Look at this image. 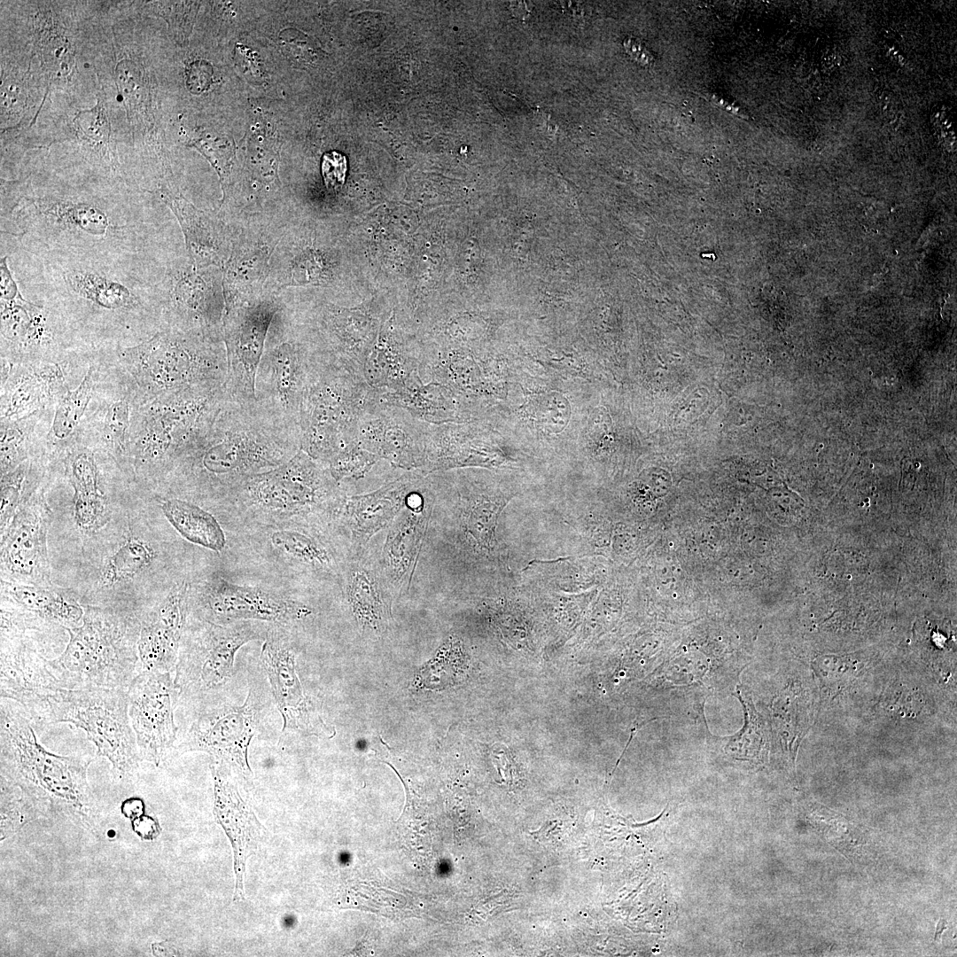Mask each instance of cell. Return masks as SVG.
Returning a JSON list of instances; mask_svg holds the SVG:
<instances>
[{"instance_id": "3957f363", "label": "cell", "mask_w": 957, "mask_h": 957, "mask_svg": "<svg viewBox=\"0 0 957 957\" xmlns=\"http://www.w3.org/2000/svg\"><path fill=\"white\" fill-rule=\"evenodd\" d=\"M346 494L323 463L300 449L284 464L245 478L214 506L264 527L300 519L330 522Z\"/></svg>"}, {"instance_id": "8fae6325", "label": "cell", "mask_w": 957, "mask_h": 957, "mask_svg": "<svg viewBox=\"0 0 957 957\" xmlns=\"http://www.w3.org/2000/svg\"><path fill=\"white\" fill-rule=\"evenodd\" d=\"M225 310L222 337L228 370L224 389L231 401L253 406L257 369L280 306L273 299H254Z\"/></svg>"}, {"instance_id": "484cf974", "label": "cell", "mask_w": 957, "mask_h": 957, "mask_svg": "<svg viewBox=\"0 0 957 957\" xmlns=\"http://www.w3.org/2000/svg\"><path fill=\"white\" fill-rule=\"evenodd\" d=\"M1 388V421L41 412L55 396L66 392L62 370L54 363L11 366Z\"/></svg>"}, {"instance_id": "9f6ffc18", "label": "cell", "mask_w": 957, "mask_h": 957, "mask_svg": "<svg viewBox=\"0 0 957 957\" xmlns=\"http://www.w3.org/2000/svg\"><path fill=\"white\" fill-rule=\"evenodd\" d=\"M187 87L194 94H199L206 89L211 82V66L202 60L190 64L186 70Z\"/></svg>"}, {"instance_id": "f907efd6", "label": "cell", "mask_w": 957, "mask_h": 957, "mask_svg": "<svg viewBox=\"0 0 957 957\" xmlns=\"http://www.w3.org/2000/svg\"><path fill=\"white\" fill-rule=\"evenodd\" d=\"M41 307L27 302L25 305L1 306V332L5 338L23 344L31 331Z\"/></svg>"}, {"instance_id": "603a6c76", "label": "cell", "mask_w": 957, "mask_h": 957, "mask_svg": "<svg viewBox=\"0 0 957 957\" xmlns=\"http://www.w3.org/2000/svg\"><path fill=\"white\" fill-rule=\"evenodd\" d=\"M313 519L292 520L267 528L268 550L284 563L322 577H338L343 563Z\"/></svg>"}, {"instance_id": "db71d44e", "label": "cell", "mask_w": 957, "mask_h": 957, "mask_svg": "<svg viewBox=\"0 0 957 957\" xmlns=\"http://www.w3.org/2000/svg\"><path fill=\"white\" fill-rule=\"evenodd\" d=\"M26 88L19 80H4L1 85L2 116L19 114L25 105Z\"/></svg>"}, {"instance_id": "7a4b0ae2", "label": "cell", "mask_w": 957, "mask_h": 957, "mask_svg": "<svg viewBox=\"0 0 957 957\" xmlns=\"http://www.w3.org/2000/svg\"><path fill=\"white\" fill-rule=\"evenodd\" d=\"M1 776L18 786L43 816L66 817L95 831L98 807L87 781L91 759L59 756L37 741L33 722L17 702L1 697Z\"/></svg>"}, {"instance_id": "4316f807", "label": "cell", "mask_w": 957, "mask_h": 957, "mask_svg": "<svg viewBox=\"0 0 957 957\" xmlns=\"http://www.w3.org/2000/svg\"><path fill=\"white\" fill-rule=\"evenodd\" d=\"M377 392L379 401L404 408L431 424L478 420L474 405L441 383L420 380L397 391Z\"/></svg>"}, {"instance_id": "cb8c5ba5", "label": "cell", "mask_w": 957, "mask_h": 957, "mask_svg": "<svg viewBox=\"0 0 957 957\" xmlns=\"http://www.w3.org/2000/svg\"><path fill=\"white\" fill-rule=\"evenodd\" d=\"M465 535L488 556L494 548L499 517L513 497L494 478L462 476L450 486Z\"/></svg>"}, {"instance_id": "91938a15", "label": "cell", "mask_w": 957, "mask_h": 957, "mask_svg": "<svg viewBox=\"0 0 957 957\" xmlns=\"http://www.w3.org/2000/svg\"><path fill=\"white\" fill-rule=\"evenodd\" d=\"M533 5L530 2L517 1L510 3L512 14L518 19L525 20L531 13Z\"/></svg>"}, {"instance_id": "6da1fadb", "label": "cell", "mask_w": 957, "mask_h": 957, "mask_svg": "<svg viewBox=\"0 0 957 957\" xmlns=\"http://www.w3.org/2000/svg\"><path fill=\"white\" fill-rule=\"evenodd\" d=\"M300 440L256 404L242 405L226 394L164 481L171 492L215 505L245 478L289 461Z\"/></svg>"}, {"instance_id": "ee69618b", "label": "cell", "mask_w": 957, "mask_h": 957, "mask_svg": "<svg viewBox=\"0 0 957 957\" xmlns=\"http://www.w3.org/2000/svg\"><path fill=\"white\" fill-rule=\"evenodd\" d=\"M30 471V462L26 460L12 471L1 476V534L5 532L19 510L32 496L27 490L32 483Z\"/></svg>"}, {"instance_id": "52a82bcc", "label": "cell", "mask_w": 957, "mask_h": 957, "mask_svg": "<svg viewBox=\"0 0 957 957\" xmlns=\"http://www.w3.org/2000/svg\"><path fill=\"white\" fill-rule=\"evenodd\" d=\"M378 401L363 376L320 361L300 414V449L324 465L356 440L366 409Z\"/></svg>"}, {"instance_id": "5b68a950", "label": "cell", "mask_w": 957, "mask_h": 957, "mask_svg": "<svg viewBox=\"0 0 957 957\" xmlns=\"http://www.w3.org/2000/svg\"><path fill=\"white\" fill-rule=\"evenodd\" d=\"M120 360L139 387L144 403L164 394L201 385H224L228 362L224 341L202 333L164 330Z\"/></svg>"}, {"instance_id": "ab89813d", "label": "cell", "mask_w": 957, "mask_h": 957, "mask_svg": "<svg viewBox=\"0 0 957 957\" xmlns=\"http://www.w3.org/2000/svg\"><path fill=\"white\" fill-rule=\"evenodd\" d=\"M41 412L15 419L1 421V476L27 460L30 436Z\"/></svg>"}, {"instance_id": "f35d334b", "label": "cell", "mask_w": 957, "mask_h": 957, "mask_svg": "<svg viewBox=\"0 0 957 957\" xmlns=\"http://www.w3.org/2000/svg\"><path fill=\"white\" fill-rule=\"evenodd\" d=\"M93 369L88 370L78 387L66 391L59 398L49 435L54 440L66 439L81 421L91 397Z\"/></svg>"}, {"instance_id": "44dd1931", "label": "cell", "mask_w": 957, "mask_h": 957, "mask_svg": "<svg viewBox=\"0 0 957 957\" xmlns=\"http://www.w3.org/2000/svg\"><path fill=\"white\" fill-rule=\"evenodd\" d=\"M295 648L286 626H269L261 651V662L284 719L283 732L311 730V712L295 669Z\"/></svg>"}, {"instance_id": "4fadbf2b", "label": "cell", "mask_w": 957, "mask_h": 957, "mask_svg": "<svg viewBox=\"0 0 957 957\" xmlns=\"http://www.w3.org/2000/svg\"><path fill=\"white\" fill-rule=\"evenodd\" d=\"M128 714L141 760L159 766L173 746L179 689L170 673L141 671L128 688Z\"/></svg>"}, {"instance_id": "f1b7e54d", "label": "cell", "mask_w": 957, "mask_h": 957, "mask_svg": "<svg viewBox=\"0 0 957 957\" xmlns=\"http://www.w3.org/2000/svg\"><path fill=\"white\" fill-rule=\"evenodd\" d=\"M160 196L176 216L194 264L198 268L222 264L224 245L216 222L179 193L161 189Z\"/></svg>"}, {"instance_id": "60d3db41", "label": "cell", "mask_w": 957, "mask_h": 957, "mask_svg": "<svg viewBox=\"0 0 957 957\" xmlns=\"http://www.w3.org/2000/svg\"><path fill=\"white\" fill-rule=\"evenodd\" d=\"M43 816L35 804L20 789L1 776V836L13 835L25 824Z\"/></svg>"}, {"instance_id": "e0dca14e", "label": "cell", "mask_w": 957, "mask_h": 957, "mask_svg": "<svg viewBox=\"0 0 957 957\" xmlns=\"http://www.w3.org/2000/svg\"><path fill=\"white\" fill-rule=\"evenodd\" d=\"M430 424L378 400L361 417L356 442L395 468L422 471Z\"/></svg>"}, {"instance_id": "d6986e66", "label": "cell", "mask_w": 957, "mask_h": 957, "mask_svg": "<svg viewBox=\"0 0 957 957\" xmlns=\"http://www.w3.org/2000/svg\"><path fill=\"white\" fill-rule=\"evenodd\" d=\"M503 438L490 422L482 420L430 424L424 474L455 468H497L507 463Z\"/></svg>"}, {"instance_id": "b9f144b4", "label": "cell", "mask_w": 957, "mask_h": 957, "mask_svg": "<svg viewBox=\"0 0 957 957\" xmlns=\"http://www.w3.org/2000/svg\"><path fill=\"white\" fill-rule=\"evenodd\" d=\"M115 80L128 118L139 128V121L146 113V85L142 67L131 59H122L116 66Z\"/></svg>"}, {"instance_id": "7dc6e473", "label": "cell", "mask_w": 957, "mask_h": 957, "mask_svg": "<svg viewBox=\"0 0 957 957\" xmlns=\"http://www.w3.org/2000/svg\"><path fill=\"white\" fill-rule=\"evenodd\" d=\"M380 460L377 455L362 448L355 440L335 455L325 466L341 486L346 480H358L365 477Z\"/></svg>"}, {"instance_id": "ffe728a7", "label": "cell", "mask_w": 957, "mask_h": 957, "mask_svg": "<svg viewBox=\"0 0 957 957\" xmlns=\"http://www.w3.org/2000/svg\"><path fill=\"white\" fill-rule=\"evenodd\" d=\"M190 598V585L177 583L141 620L137 640L141 671L170 673L175 669Z\"/></svg>"}, {"instance_id": "94428289", "label": "cell", "mask_w": 957, "mask_h": 957, "mask_svg": "<svg viewBox=\"0 0 957 957\" xmlns=\"http://www.w3.org/2000/svg\"><path fill=\"white\" fill-rule=\"evenodd\" d=\"M947 923L948 922H947V921L945 919H940L939 920V922L937 924L936 932H935V935H934V940L935 941H937V942L940 941L941 934L943 933V931L947 929Z\"/></svg>"}, {"instance_id": "9a60e30c", "label": "cell", "mask_w": 957, "mask_h": 957, "mask_svg": "<svg viewBox=\"0 0 957 957\" xmlns=\"http://www.w3.org/2000/svg\"><path fill=\"white\" fill-rule=\"evenodd\" d=\"M434 506L433 486L429 474H425L388 527L377 564L393 598L410 587Z\"/></svg>"}, {"instance_id": "f6af8a7d", "label": "cell", "mask_w": 957, "mask_h": 957, "mask_svg": "<svg viewBox=\"0 0 957 957\" xmlns=\"http://www.w3.org/2000/svg\"><path fill=\"white\" fill-rule=\"evenodd\" d=\"M736 696L744 709L745 723L743 728L730 738L725 751L738 759L753 758L761 750L766 741L763 723L750 696L741 686L736 688Z\"/></svg>"}, {"instance_id": "30bf717a", "label": "cell", "mask_w": 957, "mask_h": 957, "mask_svg": "<svg viewBox=\"0 0 957 957\" xmlns=\"http://www.w3.org/2000/svg\"><path fill=\"white\" fill-rule=\"evenodd\" d=\"M319 362L312 347L303 342L286 340L265 348L255 377L257 407L300 433L301 404Z\"/></svg>"}, {"instance_id": "7c38bea8", "label": "cell", "mask_w": 957, "mask_h": 957, "mask_svg": "<svg viewBox=\"0 0 957 957\" xmlns=\"http://www.w3.org/2000/svg\"><path fill=\"white\" fill-rule=\"evenodd\" d=\"M259 704L250 691L242 705L202 707L176 751H203L245 779L252 775L248 747L259 724Z\"/></svg>"}, {"instance_id": "83f0119b", "label": "cell", "mask_w": 957, "mask_h": 957, "mask_svg": "<svg viewBox=\"0 0 957 957\" xmlns=\"http://www.w3.org/2000/svg\"><path fill=\"white\" fill-rule=\"evenodd\" d=\"M0 695L25 706L47 688L60 687L46 658L23 637L1 636Z\"/></svg>"}, {"instance_id": "d4e9b609", "label": "cell", "mask_w": 957, "mask_h": 957, "mask_svg": "<svg viewBox=\"0 0 957 957\" xmlns=\"http://www.w3.org/2000/svg\"><path fill=\"white\" fill-rule=\"evenodd\" d=\"M364 554L348 556L343 563L339 575L343 595L358 625L363 630L381 634L391 619L393 597L377 564L367 560Z\"/></svg>"}, {"instance_id": "681fc988", "label": "cell", "mask_w": 957, "mask_h": 957, "mask_svg": "<svg viewBox=\"0 0 957 957\" xmlns=\"http://www.w3.org/2000/svg\"><path fill=\"white\" fill-rule=\"evenodd\" d=\"M533 563L540 566L541 572L545 573L544 575L547 574L548 579L553 580L551 583L559 587L561 590L587 589L593 584L590 581V576L587 574L590 561L559 559V561L554 562L540 561Z\"/></svg>"}, {"instance_id": "7402d4cb", "label": "cell", "mask_w": 957, "mask_h": 957, "mask_svg": "<svg viewBox=\"0 0 957 957\" xmlns=\"http://www.w3.org/2000/svg\"><path fill=\"white\" fill-rule=\"evenodd\" d=\"M223 768L219 763L211 766L214 781V813L233 848L236 874L234 900L238 901L245 898L246 860L265 839L268 831L257 820L251 806L244 801Z\"/></svg>"}, {"instance_id": "4dcf8cb0", "label": "cell", "mask_w": 957, "mask_h": 957, "mask_svg": "<svg viewBox=\"0 0 957 957\" xmlns=\"http://www.w3.org/2000/svg\"><path fill=\"white\" fill-rule=\"evenodd\" d=\"M2 601L31 619L58 625L65 629L79 626L84 609L48 587L9 582L2 580Z\"/></svg>"}, {"instance_id": "8992f818", "label": "cell", "mask_w": 957, "mask_h": 957, "mask_svg": "<svg viewBox=\"0 0 957 957\" xmlns=\"http://www.w3.org/2000/svg\"><path fill=\"white\" fill-rule=\"evenodd\" d=\"M38 727L66 722L82 728L124 777L141 760L128 714V688H47L25 709Z\"/></svg>"}, {"instance_id": "8d00e7d4", "label": "cell", "mask_w": 957, "mask_h": 957, "mask_svg": "<svg viewBox=\"0 0 957 957\" xmlns=\"http://www.w3.org/2000/svg\"><path fill=\"white\" fill-rule=\"evenodd\" d=\"M155 557L156 552L148 543L131 537L108 558L99 582L102 587H112L130 580L148 567Z\"/></svg>"}, {"instance_id": "816d5d0a", "label": "cell", "mask_w": 957, "mask_h": 957, "mask_svg": "<svg viewBox=\"0 0 957 957\" xmlns=\"http://www.w3.org/2000/svg\"><path fill=\"white\" fill-rule=\"evenodd\" d=\"M153 12L165 18L175 35L186 36L191 31L194 10L190 3H153Z\"/></svg>"}, {"instance_id": "6f0895ef", "label": "cell", "mask_w": 957, "mask_h": 957, "mask_svg": "<svg viewBox=\"0 0 957 957\" xmlns=\"http://www.w3.org/2000/svg\"><path fill=\"white\" fill-rule=\"evenodd\" d=\"M132 829L144 840H152L160 832L158 821L151 816L144 814L132 820Z\"/></svg>"}, {"instance_id": "1f68e13d", "label": "cell", "mask_w": 957, "mask_h": 957, "mask_svg": "<svg viewBox=\"0 0 957 957\" xmlns=\"http://www.w3.org/2000/svg\"><path fill=\"white\" fill-rule=\"evenodd\" d=\"M423 354L381 343L367 354L363 377L378 392H393L421 380L419 370Z\"/></svg>"}, {"instance_id": "bcb514c9", "label": "cell", "mask_w": 957, "mask_h": 957, "mask_svg": "<svg viewBox=\"0 0 957 957\" xmlns=\"http://www.w3.org/2000/svg\"><path fill=\"white\" fill-rule=\"evenodd\" d=\"M463 659L461 643L454 637L448 638L438 650L435 657L419 671V682L426 689H440L454 681V668Z\"/></svg>"}, {"instance_id": "74e56055", "label": "cell", "mask_w": 957, "mask_h": 957, "mask_svg": "<svg viewBox=\"0 0 957 957\" xmlns=\"http://www.w3.org/2000/svg\"><path fill=\"white\" fill-rule=\"evenodd\" d=\"M77 136L92 147L110 165L116 163L108 113L103 99L91 109L77 113L74 120Z\"/></svg>"}, {"instance_id": "f546056e", "label": "cell", "mask_w": 957, "mask_h": 957, "mask_svg": "<svg viewBox=\"0 0 957 957\" xmlns=\"http://www.w3.org/2000/svg\"><path fill=\"white\" fill-rule=\"evenodd\" d=\"M66 472L74 488V517L77 527L93 533L109 520L107 502L98 486L97 470L94 456L86 449L68 457Z\"/></svg>"}, {"instance_id": "c3c4849f", "label": "cell", "mask_w": 957, "mask_h": 957, "mask_svg": "<svg viewBox=\"0 0 957 957\" xmlns=\"http://www.w3.org/2000/svg\"><path fill=\"white\" fill-rule=\"evenodd\" d=\"M129 405L125 400H118L108 408L103 428V438L119 462H123L128 455V435L130 426Z\"/></svg>"}, {"instance_id": "9c48e42d", "label": "cell", "mask_w": 957, "mask_h": 957, "mask_svg": "<svg viewBox=\"0 0 957 957\" xmlns=\"http://www.w3.org/2000/svg\"><path fill=\"white\" fill-rule=\"evenodd\" d=\"M261 632L255 621L216 624L203 620L197 626H186L174 679L179 702L201 706L212 691L230 679L237 650L259 638Z\"/></svg>"}, {"instance_id": "7bdbcfd3", "label": "cell", "mask_w": 957, "mask_h": 957, "mask_svg": "<svg viewBox=\"0 0 957 957\" xmlns=\"http://www.w3.org/2000/svg\"><path fill=\"white\" fill-rule=\"evenodd\" d=\"M39 53L43 71L51 82H66L74 72V48L63 35L45 34L39 41Z\"/></svg>"}, {"instance_id": "f5cc1de1", "label": "cell", "mask_w": 957, "mask_h": 957, "mask_svg": "<svg viewBox=\"0 0 957 957\" xmlns=\"http://www.w3.org/2000/svg\"><path fill=\"white\" fill-rule=\"evenodd\" d=\"M321 170L324 184L328 189L341 188L347 171L346 156L338 152H326L322 159Z\"/></svg>"}, {"instance_id": "e575fe53", "label": "cell", "mask_w": 957, "mask_h": 957, "mask_svg": "<svg viewBox=\"0 0 957 957\" xmlns=\"http://www.w3.org/2000/svg\"><path fill=\"white\" fill-rule=\"evenodd\" d=\"M27 203L33 206L34 214L63 229L73 228L92 236H104L110 226L105 213L89 203L48 198L27 199Z\"/></svg>"}, {"instance_id": "2e32d148", "label": "cell", "mask_w": 957, "mask_h": 957, "mask_svg": "<svg viewBox=\"0 0 957 957\" xmlns=\"http://www.w3.org/2000/svg\"><path fill=\"white\" fill-rule=\"evenodd\" d=\"M198 606L203 620L216 624L265 621L290 626L311 614L309 607L287 596L221 577L206 582Z\"/></svg>"}, {"instance_id": "ba28073f", "label": "cell", "mask_w": 957, "mask_h": 957, "mask_svg": "<svg viewBox=\"0 0 957 957\" xmlns=\"http://www.w3.org/2000/svg\"><path fill=\"white\" fill-rule=\"evenodd\" d=\"M225 396L224 385H201L143 404L130 448L136 470L164 480Z\"/></svg>"}, {"instance_id": "680465c9", "label": "cell", "mask_w": 957, "mask_h": 957, "mask_svg": "<svg viewBox=\"0 0 957 957\" xmlns=\"http://www.w3.org/2000/svg\"><path fill=\"white\" fill-rule=\"evenodd\" d=\"M121 810L125 817L134 820L143 814L144 803L139 798H129L122 803Z\"/></svg>"}, {"instance_id": "d6a6232c", "label": "cell", "mask_w": 957, "mask_h": 957, "mask_svg": "<svg viewBox=\"0 0 957 957\" xmlns=\"http://www.w3.org/2000/svg\"><path fill=\"white\" fill-rule=\"evenodd\" d=\"M269 254V247L261 240L245 241L233 251L225 270V308L255 299Z\"/></svg>"}, {"instance_id": "5bb4252c", "label": "cell", "mask_w": 957, "mask_h": 957, "mask_svg": "<svg viewBox=\"0 0 957 957\" xmlns=\"http://www.w3.org/2000/svg\"><path fill=\"white\" fill-rule=\"evenodd\" d=\"M52 512L43 493L35 492L1 534L2 579L48 587L51 585L47 534Z\"/></svg>"}, {"instance_id": "11a10c76", "label": "cell", "mask_w": 957, "mask_h": 957, "mask_svg": "<svg viewBox=\"0 0 957 957\" xmlns=\"http://www.w3.org/2000/svg\"><path fill=\"white\" fill-rule=\"evenodd\" d=\"M1 306L25 305L27 301L21 296L7 265V258H1Z\"/></svg>"}, {"instance_id": "d590c367", "label": "cell", "mask_w": 957, "mask_h": 957, "mask_svg": "<svg viewBox=\"0 0 957 957\" xmlns=\"http://www.w3.org/2000/svg\"><path fill=\"white\" fill-rule=\"evenodd\" d=\"M66 279L75 293L105 308L129 307L136 302L126 286L97 273L74 270Z\"/></svg>"}, {"instance_id": "ac0fdd59", "label": "cell", "mask_w": 957, "mask_h": 957, "mask_svg": "<svg viewBox=\"0 0 957 957\" xmlns=\"http://www.w3.org/2000/svg\"><path fill=\"white\" fill-rule=\"evenodd\" d=\"M424 475L419 471H407L374 491L343 496L330 522L346 533L349 556L364 554L371 537L389 527Z\"/></svg>"}, {"instance_id": "836d02e7", "label": "cell", "mask_w": 957, "mask_h": 957, "mask_svg": "<svg viewBox=\"0 0 957 957\" xmlns=\"http://www.w3.org/2000/svg\"><path fill=\"white\" fill-rule=\"evenodd\" d=\"M161 510L173 527L188 541L214 552L226 545L223 529L215 517L198 504L177 498H164Z\"/></svg>"}, {"instance_id": "277c9868", "label": "cell", "mask_w": 957, "mask_h": 957, "mask_svg": "<svg viewBox=\"0 0 957 957\" xmlns=\"http://www.w3.org/2000/svg\"><path fill=\"white\" fill-rule=\"evenodd\" d=\"M79 626L66 628L65 650L46 659L67 689L128 688L141 672L137 640L141 620L110 609L86 606Z\"/></svg>"}]
</instances>
